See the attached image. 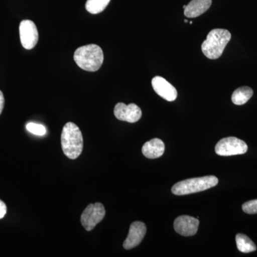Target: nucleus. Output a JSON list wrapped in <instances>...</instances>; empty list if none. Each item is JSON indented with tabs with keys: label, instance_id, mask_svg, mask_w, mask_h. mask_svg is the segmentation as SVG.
I'll use <instances>...</instances> for the list:
<instances>
[{
	"label": "nucleus",
	"instance_id": "nucleus-13",
	"mask_svg": "<svg viewBox=\"0 0 257 257\" xmlns=\"http://www.w3.org/2000/svg\"><path fill=\"white\" fill-rule=\"evenodd\" d=\"M165 143L157 138L147 142L142 149L143 155L149 159H157L162 157L165 153Z\"/></svg>",
	"mask_w": 257,
	"mask_h": 257
},
{
	"label": "nucleus",
	"instance_id": "nucleus-15",
	"mask_svg": "<svg viewBox=\"0 0 257 257\" xmlns=\"http://www.w3.org/2000/svg\"><path fill=\"white\" fill-rule=\"evenodd\" d=\"M236 243L238 249L242 253H250L256 251V246L247 236L238 234L236 236Z\"/></svg>",
	"mask_w": 257,
	"mask_h": 257
},
{
	"label": "nucleus",
	"instance_id": "nucleus-18",
	"mask_svg": "<svg viewBox=\"0 0 257 257\" xmlns=\"http://www.w3.org/2000/svg\"><path fill=\"white\" fill-rule=\"evenodd\" d=\"M242 209L246 214H257V199L245 202L242 205Z\"/></svg>",
	"mask_w": 257,
	"mask_h": 257
},
{
	"label": "nucleus",
	"instance_id": "nucleus-21",
	"mask_svg": "<svg viewBox=\"0 0 257 257\" xmlns=\"http://www.w3.org/2000/svg\"><path fill=\"white\" fill-rule=\"evenodd\" d=\"M188 22H189V21H188V20H184V23H188Z\"/></svg>",
	"mask_w": 257,
	"mask_h": 257
},
{
	"label": "nucleus",
	"instance_id": "nucleus-3",
	"mask_svg": "<svg viewBox=\"0 0 257 257\" xmlns=\"http://www.w3.org/2000/svg\"><path fill=\"white\" fill-rule=\"evenodd\" d=\"M231 38V33L228 30L224 29L211 30L202 43L203 54L210 60L219 58Z\"/></svg>",
	"mask_w": 257,
	"mask_h": 257
},
{
	"label": "nucleus",
	"instance_id": "nucleus-16",
	"mask_svg": "<svg viewBox=\"0 0 257 257\" xmlns=\"http://www.w3.org/2000/svg\"><path fill=\"white\" fill-rule=\"evenodd\" d=\"M110 0H87L85 8L91 14H99L105 10Z\"/></svg>",
	"mask_w": 257,
	"mask_h": 257
},
{
	"label": "nucleus",
	"instance_id": "nucleus-11",
	"mask_svg": "<svg viewBox=\"0 0 257 257\" xmlns=\"http://www.w3.org/2000/svg\"><path fill=\"white\" fill-rule=\"evenodd\" d=\"M152 84L155 92L165 100L173 101L177 99V89L163 77L160 76L154 77L152 80Z\"/></svg>",
	"mask_w": 257,
	"mask_h": 257
},
{
	"label": "nucleus",
	"instance_id": "nucleus-2",
	"mask_svg": "<svg viewBox=\"0 0 257 257\" xmlns=\"http://www.w3.org/2000/svg\"><path fill=\"white\" fill-rule=\"evenodd\" d=\"M74 60L81 69L96 72L104 62V53L100 47L92 44L77 48L74 52Z\"/></svg>",
	"mask_w": 257,
	"mask_h": 257
},
{
	"label": "nucleus",
	"instance_id": "nucleus-1",
	"mask_svg": "<svg viewBox=\"0 0 257 257\" xmlns=\"http://www.w3.org/2000/svg\"><path fill=\"white\" fill-rule=\"evenodd\" d=\"M61 144L64 155L71 160L80 156L83 150V137L78 126L73 122L64 125L61 135Z\"/></svg>",
	"mask_w": 257,
	"mask_h": 257
},
{
	"label": "nucleus",
	"instance_id": "nucleus-4",
	"mask_svg": "<svg viewBox=\"0 0 257 257\" xmlns=\"http://www.w3.org/2000/svg\"><path fill=\"white\" fill-rule=\"evenodd\" d=\"M218 183L219 179L213 175L185 179L175 184L172 188V192L175 195H186L207 190L215 187Z\"/></svg>",
	"mask_w": 257,
	"mask_h": 257
},
{
	"label": "nucleus",
	"instance_id": "nucleus-12",
	"mask_svg": "<svg viewBox=\"0 0 257 257\" xmlns=\"http://www.w3.org/2000/svg\"><path fill=\"white\" fill-rule=\"evenodd\" d=\"M212 0H192L186 5L184 15L188 18L200 16L210 8Z\"/></svg>",
	"mask_w": 257,
	"mask_h": 257
},
{
	"label": "nucleus",
	"instance_id": "nucleus-10",
	"mask_svg": "<svg viewBox=\"0 0 257 257\" xmlns=\"http://www.w3.org/2000/svg\"><path fill=\"white\" fill-rule=\"evenodd\" d=\"M199 221L192 216H179L174 222V228L178 234L184 236H194L197 234Z\"/></svg>",
	"mask_w": 257,
	"mask_h": 257
},
{
	"label": "nucleus",
	"instance_id": "nucleus-14",
	"mask_svg": "<svg viewBox=\"0 0 257 257\" xmlns=\"http://www.w3.org/2000/svg\"><path fill=\"white\" fill-rule=\"evenodd\" d=\"M253 95V90L248 87H241L238 88L233 92L231 96V101L236 105H243Z\"/></svg>",
	"mask_w": 257,
	"mask_h": 257
},
{
	"label": "nucleus",
	"instance_id": "nucleus-17",
	"mask_svg": "<svg viewBox=\"0 0 257 257\" xmlns=\"http://www.w3.org/2000/svg\"><path fill=\"white\" fill-rule=\"evenodd\" d=\"M27 130L33 135L37 136H44L47 133V130L43 125L36 124V123H28L26 126Z\"/></svg>",
	"mask_w": 257,
	"mask_h": 257
},
{
	"label": "nucleus",
	"instance_id": "nucleus-5",
	"mask_svg": "<svg viewBox=\"0 0 257 257\" xmlns=\"http://www.w3.org/2000/svg\"><path fill=\"white\" fill-rule=\"evenodd\" d=\"M247 150V145L243 140L234 137L221 139L215 147L216 153L224 157L243 155Z\"/></svg>",
	"mask_w": 257,
	"mask_h": 257
},
{
	"label": "nucleus",
	"instance_id": "nucleus-9",
	"mask_svg": "<svg viewBox=\"0 0 257 257\" xmlns=\"http://www.w3.org/2000/svg\"><path fill=\"white\" fill-rule=\"evenodd\" d=\"M147 232L146 225L142 221H135L131 224L127 237L125 239L123 246L125 249L136 247L143 241Z\"/></svg>",
	"mask_w": 257,
	"mask_h": 257
},
{
	"label": "nucleus",
	"instance_id": "nucleus-19",
	"mask_svg": "<svg viewBox=\"0 0 257 257\" xmlns=\"http://www.w3.org/2000/svg\"><path fill=\"white\" fill-rule=\"evenodd\" d=\"M7 213V206L4 202L0 200V219L5 217Z\"/></svg>",
	"mask_w": 257,
	"mask_h": 257
},
{
	"label": "nucleus",
	"instance_id": "nucleus-8",
	"mask_svg": "<svg viewBox=\"0 0 257 257\" xmlns=\"http://www.w3.org/2000/svg\"><path fill=\"white\" fill-rule=\"evenodd\" d=\"M114 114L116 119L120 121L135 123L141 119L143 112L141 109L133 103L128 105L124 103H118L115 106Z\"/></svg>",
	"mask_w": 257,
	"mask_h": 257
},
{
	"label": "nucleus",
	"instance_id": "nucleus-22",
	"mask_svg": "<svg viewBox=\"0 0 257 257\" xmlns=\"http://www.w3.org/2000/svg\"><path fill=\"white\" fill-rule=\"evenodd\" d=\"M192 23H192V21H190V22H189V24H191V25H192Z\"/></svg>",
	"mask_w": 257,
	"mask_h": 257
},
{
	"label": "nucleus",
	"instance_id": "nucleus-20",
	"mask_svg": "<svg viewBox=\"0 0 257 257\" xmlns=\"http://www.w3.org/2000/svg\"><path fill=\"white\" fill-rule=\"evenodd\" d=\"M5 106V97L3 95V93L0 91V114L3 112V109Z\"/></svg>",
	"mask_w": 257,
	"mask_h": 257
},
{
	"label": "nucleus",
	"instance_id": "nucleus-6",
	"mask_svg": "<svg viewBox=\"0 0 257 257\" xmlns=\"http://www.w3.org/2000/svg\"><path fill=\"white\" fill-rule=\"evenodd\" d=\"M105 214V209L101 203L89 204L82 212L81 223L87 231H92L96 224L102 221Z\"/></svg>",
	"mask_w": 257,
	"mask_h": 257
},
{
	"label": "nucleus",
	"instance_id": "nucleus-7",
	"mask_svg": "<svg viewBox=\"0 0 257 257\" xmlns=\"http://www.w3.org/2000/svg\"><path fill=\"white\" fill-rule=\"evenodd\" d=\"M20 35L22 45L26 50H32L36 46L39 40L38 30L31 20H26L20 25Z\"/></svg>",
	"mask_w": 257,
	"mask_h": 257
}]
</instances>
